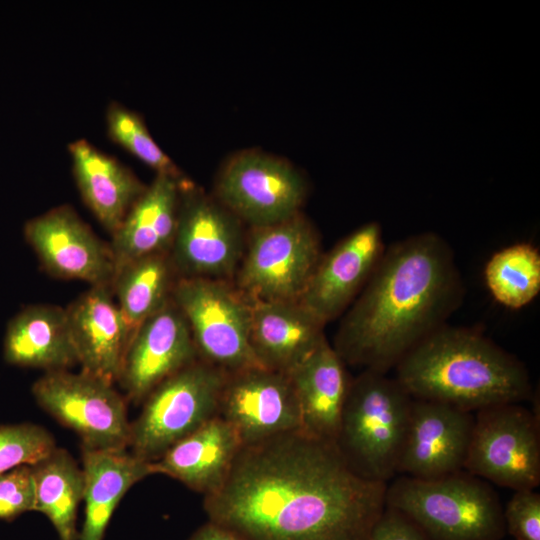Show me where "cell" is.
I'll return each mask as SVG.
<instances>
[{"label": "cell", "mask_w": 540, "mask_h": 540, "mask_svg": "<svg viewBox=\"0 0 540 540\" xmlns=\"http://www.w3.org/2000/svg\"><path fill=\"white\" fill-rule=\"evenodd\" d=\"M387 485L354 472L334 443L299 430L242 446L203 507L244 540H367Z\"/></svg>", "instance_id": "obj_1"}, {"label": "cell", "mask_w": 540, "mask_h": 540, "mask_svg": "<svg viewBox=\"0 0 540 540\" xmlns=\"http://www.w3.org/2000/svg\"><path fill=\"white\" fill-rule=\"evenodd\" d=\"M463 298V281L448 242L434 232L406 237L385 248L332 346L346 365L387 374L445 326Z\"/></svg>", "instance_id": "obj_2"}, {"label": "cell", "mask_w": 540, "mask_h": 540, "mask_svg": "<svg viewBox=\"0 0 540 540\" xmlns=\"http://www.w3.org/2000/svg\"><path fill=\"white\" fill-rule=\"evenodd\" d=\"M395 379L413 398L472 412L520 403L532 395L524 364L480 331L446 324L395 366Z\"/></svg>", "instance_id": "obj_3"}, {"label": "cell", "mask_w": 540, "mask_h": 540, "mask_svg": "<svg viewBox=\"0 0 540 540\" xmlns=\"http://www.w3.org/2000/svg\"><path fill=\"white\" fill-rule=\"evenodd\" d=\"M413 398L386 373L351 378L335 445L361 477L388 483L397 474Z\"/></svg>", "instance_id": "obj_4"}, {"label": "cell", "mask_w": 540, "mask_h": 540, "mask_svg": "<svg viewBox=\"0 0 540 540\" xmlns=\"http://www.w3.org/2000/svg\"><path fill=\"white\" fill-rule=\"evenodd\" d=\"M385 500L432 540H501L506 534L497 493L465 470L433 479L400 475L387 485Z\"/></svg>", "instance_id": "obj_5"}, {"label": "cell", "mask_w": 540, "mask_h": 540, "mask_svg": "<svg viewBox=\"0 0 540 540\" xmlns=\"http://www.w3.org/2000/svg\"><path fill=\"white\" fill-rule=\"evenodd\" d=\"M227 373L197 358L157 385L131 423L129 447L154 462L170 447L218 415Z\"/></svg>", "instance_id": "obj_6"}, {"label": "cell", "mask_w": 540, "mask_h": 540, "mask_svg": "<svg viewBox=\"0 0 540 540\" xmlns=\"http://www.w3.org/2000/svg\"><path fill=\"white\" fill-rule=\"evenodd\" d=\"M321 256L318 232L301 212L252 228L236 287L249 301H298Z\"/></svg>", "instance_id": "obj_7"}, {"label": "cell", "mask_w": 540, "mask_h": 540, "mask_svg": "<svg viewBox=\"0 0 540 540\" xmlns=\"http://www.w3.org/2000/svg\"><path fill=\"white\" fill-rule=\"evenodd\" d=\"M171 297L200 359L226 373L260 366L250 344V301L237 288L225 280L181 277Z\"/></svg>", "instance_id": "obj_8"}, {"label": "cell", "mask_w": 540, "mask_h": 540, "mask_svg": "<svg viewBox=\"0 0 540 540\" xmlns=\"http://www.w3.org/2000/svg\"><path fill=\"white\" fill-rule=\"evenodd\" d=\"M80 370L45 372L32 386L37 404L74 431L82 448L127 449L131 422L126 400L113 386Z\"/></svg>", "instance_id": "obj_9"}, {"label": "cell", "mask_w": 540, "mask_h": 540, "mask_svg": "<svg viewBox=\"0 0 540 540\" xmlns=\"http://www.w3.org/2000/svg\"><path fill=\"white\" fill-rule=\"evenodd\" d=\"M464 470L513 489L540 484L539 417L520 403L476 411Z\"/></svg>", "instance_id": "obj_10"}, {"label": "cell", "mask_w": 540, "mask_h": 540, "mask_svg": "<svg viewBox=\"0 0 540 540\" xmlns=\"http://www.w3.org/2000/svg\"><path fill=\"white\" fill-rule=\"evenodd\" d=\"M216 200L252 228L284 221L307 196L303 175L286 160L255 150L232 156L215 184Z\"/></svg>", "instance_id": "obj_11"}, {"label": "cell", "mask_w": 540, "mask_h": 540, "mask_svg": "<svg viewBox=\"0 0 540 540\" xmlns=\"http://www.w3.org/2000/svg\"><path fill=\"white\" fill-rule=\"evenodd\" d=\"M240 222L219 201L185 179L169 251L175 270L188 278L226 281L234 276L245 249Z\"/></svg>", "instance_id": "obj_12"}, {"label": "cell", "mask_w": 540, "mask_h": 540, "mask_svg": "<svg viewBox=\"0 0 540 540\" xmlns=\"http://www.w3.org/2000/svg\"><path fill=\"white\" fill-rule=\"evenodd\" d=\"M218 416L242 446L301 431L299 405L288 375L262 366L227 373Z\"/></svg>", "instance_id": "obj_13"}, {"label": "cell", "mask_w": 540, "mask_h": 540, "mask_svg": "<svg viewBox=\"0 0 540 540\" xmlns=\"http://www.w3.org/2000/svg\"><path fill=\"white\" fill-rule=\"evenodd\" d=\"M24 237L43 267L58 278L111 286L114 263L106 245L68 205L55 207L24 225Z\"/></svg>", "instance_id": "obj_14"}, {"label": "cell", "mask_w": 540, "mask_h": 540, "mask_svg": "<svg viewBox=\"0 0 540 540\" xmlns=\"http://www.w3.org/2000/svg\"><path fill=\"white\" fill-rule=\"evenodd\" d=\"M197 358L187 320L170 297L133 332L118 382L129 400L143 402L163 380Z\"/></svg>", "instance_id": "obj_15"}, {"label": "cell", "mask_w": 540, "mask_h": 540, "mask_svg": "<svg viewBox=\"0 0 540 540\" xmlns=\"http://www.w3.org/2000/svg\"><path fill=\"white\" fill-rule=\"evenodd\" d=\"M473 426L472 412L413 399L397 474L433 479L464 470Z\"/></svg>", "instance_id": "obj_16"}, {"label": "cell", "mask_w": 540, "mask_h": 540, "mask_svg": "<svg viewBox=\"0 0 540 540\" xmlns=\"http://www.w3.org/2000/svg\"><path fill=\"white\" fill-rule=\"evenodd\" d=\"M385 251L382 228L369 222L321 256L298 302L326 324L357 298Z\"/></svg>", "instance_id": "obj_17"}, {"label": "cell", "mask_w": 540, "mask_h": 540, "mask_svg": "<svg viewBox=\"0 0 540 540\" xmlns=\"http://www.w3.org/2000/svg\"><path fill=\"white\" fill-rule=\"evenodd\" d=\"M81 371L118 382L132 337L109 285L91 286L66 309Z\"/></svg>", "instance_id": "obj_18"}, {"label": "cell", "mask_w": 540, "mask_h": 540, "mask_svg": "<svg viewBox=\"0 0 540 540\" xmlns=\"http://www.w3.org/2000/svg\"><path fill=\"white\" fill-rule=\"evenodd\" d=\"M298 301H250V344L259 365L288 375L326 338Z\"/></svg>", "instance_id": "obj_19"}, {"label": "cell", "mask_w": 540, "mask_h": 540, "mask_svg": "<svg viewBox=\"0 0 540 540\" xmlns=\"http://www.w3.org/2000/svg\"><path fill=\"white\" fill-rule=\"evenodd\" d=\"M183 176L156 173L112 234L114 274L144 256L169 253L178 220Z\"/></svg>", "instance_id": "obj_20"}, {"label": "cell", "mask_w": 540, "mask_h": 540, "mask_svg": "<svg viewBox=\"0 0 540 540\" xmlns=\"http://www.w3.org/2000/svg\"><path fill=\"white\" fill-rule=\"evenodd\" d=\"M288 377L299 405L301 431L335 444L351 382L344 361L325 338Z\"/></svg>", "instance_id": "obj_21"}, {"label": "cell", "mask_w": 540, "mask_h": 540, "mask_svg": "<svg viewBox=\"0 0 540 540\" xmlns=\"http://www.w3.org/2000/svg\"><path fill=\"white\" fill-rule=\"evenodd\" d=\"M241 447L233 427L217 415L152 462L153 473L174 478L205 496L223 483Z\"/></svg>", "instance_id": "obj_22"}, {"label": "cell", "mask_w": 540, "mask_h": 540, "mask_svg": "<svg viewBox=\"0 0 540 540\" xmlns=\"http://www.w3.org/2000/svg\"><path fill=\"white\" fill-rule=\"evenodd\" d=\"M69 152L83 201L112 235L146 186L128 167L87 140L71 143Z\"/></svg>", "instance_id": "obj_23"}, {"label": "cell", "mask_w": 540, "mask_h": 540, "mask_svg": "<svg viewBox=\"0 0 540 540\" xmlns=\"http://www.w3.org/2000/svg\"><path fill=\"white\" fill-rule=\"evenodd\" d=\"M3 355L11 365L45 372L76 364L66 309L37 304L19 311L7 324Z\"/></svg>", "instance_id": "obj_24"}, {"label": "cell", "mask_w": 540, "mask_h": 540, "mask_svg": "<svg viewBox=\"0 0 540 540\" xmlns=\"http://www.w3.org/2000/svg\"><path fill=\"white\" fill-rule=\"evenodd\" d=\"M84 523L79 540H103L113 512L127 491L154 474L148 462L127 449L82 448Z\"/></svg>", "instance_id": "obj_25"}, {"label": "cell", "mask_w": 540, "mask_h": 540, "mask_svg": "<svg viewBox=\"0 0 540 540\" xmlns=\"http://www.w3.org/2000/svg\"><path fill=\"white\" fill-rule=\"evenodd\" d=\"M34 511L45 515L60 540H79L78 506L83 501L84 475L68 451L56 447L32 466Z\"/></svg>", "instance_id": "obj_26"}, {"label": "cell", "mask_w": 540, "mask_h": 540, "mask_svg": "<svg viewBox=\"0 0 540 540\" xmlns=\"http://www.w3.org/2000/svg\"><path fill=\"white\" fill-rule=\"evenodd\" d=\"M174 271L169 253H156L115 272L111 289L132 332L171 297Z\"/></svg>", "instance_id": "obj_27"}, {"label": "cell", "mask_w": 540, "mask_h": 540, "mask_svg": "<svg viewBox=\"0 0 540 540\" xmlns=\"http://www.w3.org/2000/svg\"><path fill=\"white\" fill-rule=\"evenodd\" d=\"M484 278L495 301L520 309L540 292V254L530 243H516L495 252L486 263Z\"/></svg>", "instance_id": "obj_28"}, {"label": "cell", "mask_w": 540, "mask_h": 540, "mask_svg": "<svg viewBox=\"0 0 540 540\" xmlns=\"http://www.w3.org/2000/svg\"><path fill=\"white\" fill-rule=\"evenodd\" d=\"M106 120L110 138L156 173L182 176L173 161L155 142L139 114L112 102L107 109Z\"/></svg>", "instance_id": "obj_29"}, {"label": "cell", "mask_w": 540, "mask_h": 540, "mask_svg": "<svg viewBox=\"0 0 540 540\" xmlns=\"http://www.w3.org/2000/svg\"><path fill=\"white\" fill-rule=\"evenodd\" d=\"M52 434L33 423L0 426V475L16 467L33 466L55 448Z\"/></svg>", "instance_id": "obj_30"}, {"label": "cell", "mask_w": 540, "mask_h": 540, "mask_svg": "<svg viewBox=\"0 0 540 540\" xmlns=\"http://www.w3.org/2000/svg\"><path fill=\"white\" fill-rule=\"evenodd\" d=\"M35 486L32 466L23 465L0 475V519L11 520L34 511Z\"/></svg>", "instance_id": "obj_31"}, {"label": "cell", "mask_w": 540, "mask_h": 540, "mask_svg": "<svg viewBox=\"0 0 540 540\" xmlns=\"http://www.w3.org/2000/svg\"><path fill=\"white\" fill-rule=\"evenodd\" d=\"M503 513L506 532L515 540H540V494L534 489L515 491Z\"/></svg>", "instance_id": "obj_32"}, {"label": "cell", "mask_w": 540, "mask_h": 540, "mask_svg": "<svg viewBox=\"0 0 540 540\" xmlns=\"http://www.w3.org/2000/svg\"><path fill=\"white\" fill-rule=\"evenodd\" d=\"M367 540H432L419 526L401 512L385 507Z\"/></svg>", "instance_id": "obj_33"}, {"label": "cell", "mask_w": 540, "mask_h": 540, "mask_svg": "<svg viewBox=\"0 0 540 540\" xmlns=\"http://www.w3.org/2000/svg\"><path fill=\"white\" fill-rule=\"evenodd\" d=\"M188 540H244L234 532L208 520Z\"/></svg>", "instance_id": "obj_34"}]
</instances>
